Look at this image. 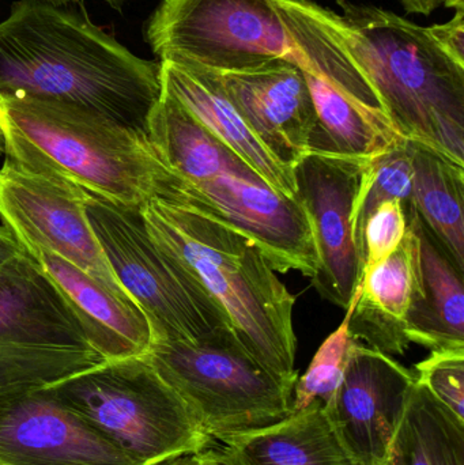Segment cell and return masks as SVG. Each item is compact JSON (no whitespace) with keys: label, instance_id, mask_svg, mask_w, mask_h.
<instances>
[{"label":"cell","instance_id":"cell-31","mask_svg":"<svg viewBox=\"0 0 464 465\" xmlns=\"http://www.w3.org/2000/svg\"><path fill=\"white\" fill-rule=\"evenodd\" d=\"M38 2L48 3V5H57V7H64V5H74V3H79L82 0H38ZM104 2L108 3L111 7L116 8V10H120L127 0H104Z\"/></svg>","mask_w":464,"mask_h":465},{"label":"cell","instance_id":"cell-16","mask_svg":"<svg viewBox=\"0 0 464 465\" xmlns=\"http://www.w3.org/2000/svg\"><path fill=\"white\" fill-rule=\"evenodd\" d=\"M25 252L38 262L62 292L90 343L104 360L149 354L152 328L136 303L120 297L103 282L49 252L40 249Z\"/></svg>","mask_w":464,"mask_h":465},{"label":"cell","instance_id":"cell-9","mask_svg":"<svg viewBox=\"0 0 464 465\" xmlns=\"http://www.w3.org/2000/svg\"><path fill=\"white\" fill-rule=\"evenodd\" d=\"M103 362L73 308L30 254L0 268V392L49 387Z\"/></svg>","mask_w":464,"mask_h":465},{"label":"cell","instance_id":"cell-1","mask_svg":"<svg viewBox=\"0 0 464 465\" xmlns=\"http://www.w3.org/2000/svg\"><path fill=\"white\" fill-rule=\"evenodd\" d=\"M161 93L160 62L81 14L18 0L0 21V95L75 104L147 134Z\"/></svg>","mask_w":464,"mask_h":465},{"label":"cell","instance_id":"cell-2","mask_svg":"<svg viewBox=\"0 0 464 465\" xmlns=\"http://www.w3.org/2000/svg\"><path fill=\"white\" fill-rule=\"evenodd\" d=\"M150 235L202 282L225 311L248 354L282 381L296 384V298L250 235L203 202L176 188L141 209Z\"/></svg>","mask_w":464,"mask_h":465},{"label":"cell","instance_id":"cell-20","mask_svg":"<svg viewBox=\"0 0 464 465\" xmlns=\"http://www.w3.org/2000/svg\"><path fill=\"white\" fill-rule=\"evenodd\" d=\"M409 225L416 229L420 243L419 286L406 316L409 341L430 351L464 349V273L419 215Z\"/></svg>","mask_w":464,"mask_h":465},{"label":"cell","instance_id":"cell-12","mask_svg":"<svg viewBox=\"0 0 464 465\" xmlns=\"http://www.w3.org/2000/svg\"><path fill=\"white\" fill-rule=\"evenodd\" d=\"M368 160L308 153L294 165L297 199L318 252V272L311 282L323 300L343 309L359 287L353 213Z\"/></svg>","mask_w":464,"mask_h":465},{"label":"cell","instance_id":"cell-4","mask_svg":"<svg viewBox=\"0 0 464 465\" xmlns=\"http://www.w3.org/2000/svg\"><path fill=\"white\" fill-rule=\"evenodd\" d=\"M147 136L183 190L261 245L277 272H318L310 220L299 199L277 193L163 89Z\"/></svg>","mask_w":464,"mask_h":465},{"label":"cell","instance_id":"cell-27","mask_svg":"<svg viewBox=\"0 0 464 465\" xmlns=\"http://www.w3.org/2000/svg\"><path fill=\"white\" fill-rule=\"evenodd\" d=\"M432 40L454 60L464 67V8L455 10L454 18L446 24L427 27Z\"/></svg>","mask_w":464,"mask_h":465},{"label":"cell","instance_id":"cell-7","mask_svg":"<svg viewBox=\"0 0 464 465\" xmlns=\"http://www.w3.org/2000/svg\"><path fill=\"white\" fill-rule=\"evenodd\" d=\"M86 210L112 272L146 316L153 341H202L233 333L225 311L193 271L150 235L141 209L89 193Z\"/></svg>","mask_w":464,"mask_h":465},{"label":"cell","instance_id":"cell-17","mask_svg":"<svg viewBox=\"0 0 464 465\" xmlns=\"http://www.w3.org/2000/svg\"><path fill=\"white\" fill-rule=\"evenodd\" d=\"M163 89L173 94L187 111L258 172L277 193L297 199L294 169L281 163L259 141L223 92L220 76L184 60H160Z\"/></svg>","mask_w":464,"mask_h":465},{"label":"cell","instance_id":"cell-26","mask_svg":"<svg viewBox=\"0 0 464 465\" xmlns=\"http://www.w3.org/2000/svg\"><path fill=\"white\" fill-rule=\"evenodd\" d=\"M408 229V218L400 202H386L373 210L362 232L359 259V287L361 286L364 276L400 246Z\"/></svg>","mask_w":464,"mask_h":465},{"label":"cell","instance_id":"cell-10","mask_svg":"<svg viewBox=\"0 0 464 465\" xmlns=\"http://www.w3.org/2000/svg\"><path fill=\"white\" fill-rule=\"evenodd\" d=\"M144 37L160 60H184L218 74L274 59L307 64L275 0H163Z\"/></svg>","mask_w":464,"mask_h":465},{"label":"cell","instance_id":"cell-21","mask_svg":"<svg viewBox=\"0 0 464 465\" xmlns=\"http://www.w3.org/2000/svg\"><path fill=\"white\" fill-rule=\"evenodd\" d=\"M410 146L417 215L464 273V166L417 142Z\"/></svg>","mask_w":464,"mask_h":465},{"label":"cell","instance_id":"cell-28","mask_svg":"<svg viewBox=\"0 0 464 465\" xmlns=\"http://www.w3.org/2000/svg\"><path fill=\"white\" fill-rule=\"evenodd\" d=\"M24 253V248L13 232L7 226L0 225V268Z\"/></svg>","mask_w":464,"mask_h":465},{"label":"cell","instance_id":"cell-13","mask_svg":"<svg viewBox=\"0 0 464 465\" xmlns=\"http://www.w3.org/2000/svg\"><path fill=\"white\" fill-rule=\"evenodd\" d=\"M416 374L383 352L351 341L327 417L356 465H387Z\"/></svg>","mask_w":464,"mask_h":465},{"label":"cell","instance_id":"cell-24","mask_svg":"<svg viewBox=\"0 0 464 465\" xmlns=\"http://www.w3.org/2000/svg\"><path fill=\"white\" fill-rule=\"evenodd\" d=\"M342 324L323 341L308 371L294 384L291 411L305 409L319 401L327 403L340 385L351 341L349 333L350 306L345 309Z\"/></svg>","mask_w":464,"mask_h":465},{"label":"cell","instance_id":"cell-8","mask_svg":"<svg viewBox=\"0 0 464 465\" xmlns=\"http://www.w3.org/2000/svg\"><path fill=\"white\" fill-rule=\"evenodd\" d=\"M147 355L212 442L291 412L294 385L253 360L234 333L202 341H155Z\"/></svg>","mask_w":464,"mask_h":465},{"label":"cell","instance_id":"cell-3","mask_svg":"<svg viewBox=\"0 0 464 465\" xmlns=\"http://www.w3.org/2000/svg\"><path fill=\"white\" fill-rule=\"evenodd\" d=\"M0 139L7 160L117 206L142 209L177 184L146 133L75 104L0 95Z\"/></svg>","mask_w":464,"mask_h":465},{"label":"cell","instance_id":"cell-11","mask_svg":"<svg viewBox=\"0 0 464 465\" xmlns=\"http://www.w3.org/2000/svg\"><path fill=\"white\" fill-rule=\"evenodd\" d=\"M87 199L89 193L62 177L30 171L7 158L0 168V220L24 251L49 252L133 301L90 226Z\"/></svg>","mask_w":464,"mask_h":465},{"label":"cell","instance_id":"cell-22","mask_svg":"<svg viewBox=\"0 0 464 465\" xmlns=\"http://www.w3.org/2000/svg\"><path fill=\"white\" fill-rule=\"evenodd\" d=\"M392 465H464V422L416 381L392 442Z\"/></svg>","mask_w":464,"mask_h":465},{"label":"cell","instance_id":"cell-29","mask_svg":"<svg viewBox=\"0 0 464 465\" xmlns=\"http://www.w3.org/2000/svg\"><path fill=\"white\" fill-rule=\"evenodd\" d=\"M408 13L429 15L443 5L444 0H398Z\"/></svg>","mask_w":464,"mask_h":465},{"label":"cell","instance_id":"cell-15","mask_svg":"<svg viewBox=\"0 0 464 465\" xmlns=\"http://www.w3.org/2000/svg\"><path fill=\"white\" fill-rule=\"evenodd\" d=\"M218 76L232 105L259 141L294 169L310 153L316 125L315 105L301 67L293 60L274 59Z\"/></svg>","mask_w":464,"mask_h":465},{"label":"cell","instance_id":"cell-19","mask_svg":"<svg viewBox=\"0 0 464 465\" xmlns=\"http://www.w3.org/2000/svg\"><path fill=\"white\" fill-rule=\"evenodd\" d=\"M212 450L226 465H356L319 401L277 422L223 437Z\"/></svg>","mask_w":464,"mask_h":465},{"label":"cell","instance_id":"cell-18","mask_svg":"<svg viewBox=\"0 0 464 465\" xmlns=\"http://www.w3.org/2000/svg\"><path fill=\"white\" fill-rule=\"evenodd\" d=\"M419 279V235L414 226L409 225L400 246L357 287L349 303L350 338L390 357L405 354L410 346L406 316Z\"/></svg>","mask_w":464,"mask_h":465},{"label":"cell","instance_id":"cell-6","mask_svg":"<svg viewBox=\"0 0 464 465\" xmlns=\"http://www.w3.org/2000/svg\"><path fill=\"white\" fill-rule=\"evenodd\" d=\"M44 388L138 465H168L214 444L147 354L105 361Z\"/></svg>","mask_w":464,"mask_h":465},{"label":"cell","instance_id":"cell-23","mask_svg":"<svg viewBox=\"0 0 464 465\" xmlns=\"http://www.w3.org/2000/svg\"><path fill=\"white\" fill-rule=\"evenodd\" d=\"M402 204L408 223L417 217L413 201V158L410 141L400 139L394 146L368 160L353 213L354 243L361 252L362 232L368 217L386 202Z\"/></svg>","mask_w":464,"mask_h":465},{"label":"cell","instance_id":"cell-32","mask_svg":"<svg viewBox=\"0 0 464 465\" xmlns=\"http://www.w3.org/2000/svg\"><path fill=\"white\" fill-rule=\"evenodd\" d=\"M187 459V458H185ZM185 459H180V460L173 461V463L168 464V465H183L184 464Z\"/></svg>","mask_w":464,"mask_h":465},{"label":"cell","instance_id":"cell-14","mask_svg":"<svg viewBox=\"0 0 464 465\" xmlns=\"http://www.w3.org/2000/svg\"><path fill=\"white\" fill-rule=\"evenodd\" d=\"M0 465H138L45 388L0 392Z\"/></svg>","mask_w":464,"mask_h":465},{"label":"cell","instance_id":"cell-33","mask_svg":"<svg viewBox=\"0 0 464 465\" xmlns=\"http://www.w3.org/2000/svg\"><path fill=\"white\" fill-rule=\"evenodd\" d=\"M387 465H392V464H391V463H390V461H389V464H387Z\"/></svg>","mask_w":464,"mask_h":465},{"label":"cell","instance_id":"cell-25","mask_svg":"<svg viewBox=\"0 0 464 465\" xmlns=\"http://www.w3.org/2000/svg\"><path fill=\"white\" fill-rule=\"evenodd\" d=\"M416 381L464 422V349L439 350L416 365Z\"/></svg>","mask_w":464,"mask_h":465},{"label":"cell","instance_id":"cell-5","mask_svg":"<svg viewBox=\"0 0 464 465\" xmlns=\"http://www.w3.org/2000/svg\"><path fill=\"white\" fill-rule=\"evenodd\" d=\"M343 41L394 130L464 166V67L398 14L335 0Z\"/></svg>","mask_w":464,"mask_h":465},{"label":"cell","instance_id":"cell-30","mask_svg":"<svg viewBox=\"0 0 464 465\" xmlns=\"http://www.w3.org/2000/svg\"><path fill=\"white\" fill-rule=\"evenodd\" d=\"M183 465H226L215 455L214 450L212 447L207 450H202L198 455L191 456V458L185 459L184 464Z\"/></svg>","mask_w":464,"mask_h":465}]
</instances>
